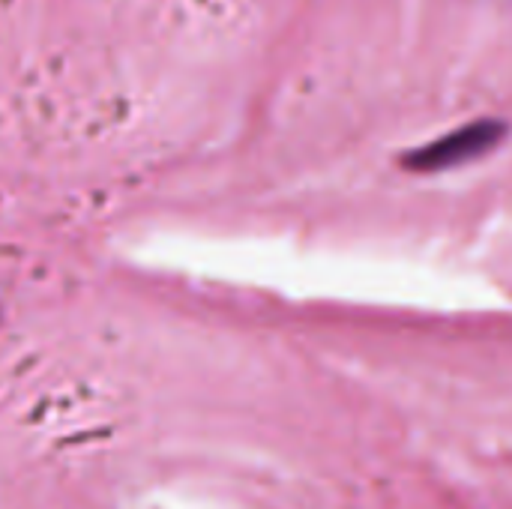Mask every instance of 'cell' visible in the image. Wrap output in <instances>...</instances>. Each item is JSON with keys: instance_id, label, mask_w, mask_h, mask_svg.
Here are the masks:
<instances>
[{"instance_id": "obj_1", "label": "cell", "mask_w": 512, "mask_h": 509, "mask_svg": "<svg viewBox=\"0 0 512 509\" xmlns=\"http://www.w3.org/2000/svg\"><path fill=\"white\" fill-rule=\"evenodd\" d=\"M495 135H498V126L495 123H471L435 144H429L423 153H417V168H444V165H456V162H465V159H474L477 153L489 150L495 144Z\"/></svg>"}]
</instances>
